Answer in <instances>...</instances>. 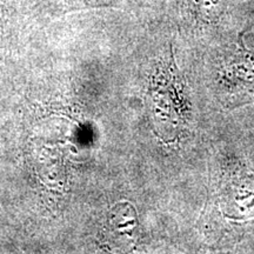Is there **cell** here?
<instances>
[{
    "mask_svg": "<svg viewBox=\"0 0 254 254\" xmlns=\"http://www.w3.org/2000/svg\"><path fill=\"white\" fill-rule=\"evenodd\" d=\"M117 0H44V6L50 13H64L67 11H74L78 8L94 7L112 4Z\"/></svg>",
    "mask_w": 254,
    "mask_h": 254,
    "instance_id": "obj_2",
    "label": "cell"
},
{
    "mask_svg": "<svg viewBox=\"0 0 254 254\" xmlns=\"http://www.w3.org/2000/svg\"><path fill=\"white\" fill-rule=\"evenodd\" d=\"M241 43L240 39V47L227 66L228 71L225 77L236 87L254 88V71H251L254 67V52L247 50Z\"/></svg>",
    "mask_w": 254,
    "mask_h": 254,
    "instance_id": "obj_1",
    "label": "cell"
}]
</instances>
